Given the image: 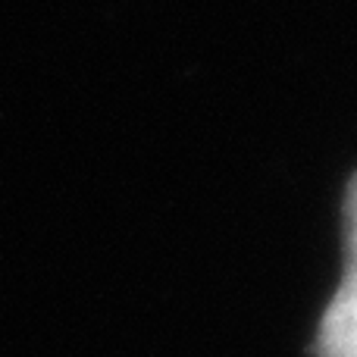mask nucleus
Listing matches in <instances>:
<instances>
[{
  "mask_svg": "<svg viewBox=\"0 0 357 357\" xmlns=\"http://www.w3.org/2000/svg\"><path fill=\"white\" fill-rule=\"evenodd\" d=\"M317 354L357 357V173L345 197V279L323 314Z\"/></svg>",
  "mask_w": 357,
  "mask_h": 357,
  "instance_id": "nucleus-1",
  "label": "nucleus"
}]
</instances>
